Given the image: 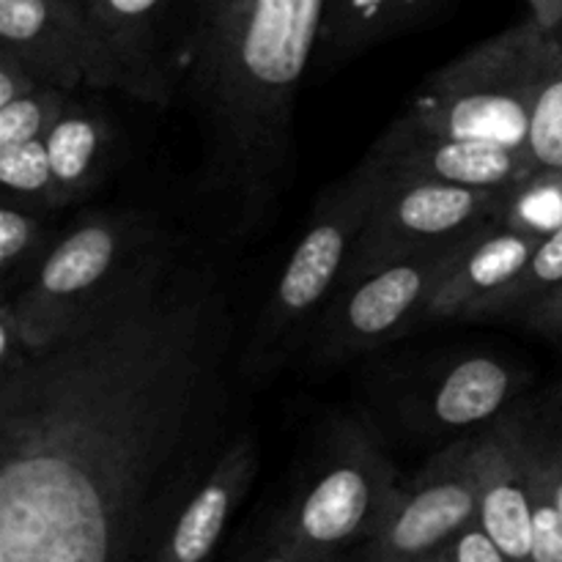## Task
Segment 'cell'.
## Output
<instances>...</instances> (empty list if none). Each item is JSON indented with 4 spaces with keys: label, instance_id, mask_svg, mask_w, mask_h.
I'll return each mask as SVG.
<instances>
[{
    "label": "cell",
    "instance_id": "1",
    "mask_svg": "<svg viewBox=\"0 0 562 562\" xmlns=\"http://www.w3.org/2000/svg\"><path fill=\"white\" fill-rule=\"evenodd\" d=\"M234 318L168 239L0 362V562H148L220 456Z\"/></svg>",
    "mask_w": 562,
    "mask_h": 562
},
{
    "label": "cell",
    "instance_id": "2",
    "mask_svg": "<svg viewBox=\"0 0 562 562\" xmlns=\"http://www.w3.org/2000/svg\"><path fill=\"white\" fill-rule=\"evenodd\" d=\"M327 0H195L184 31V99L201 126L203 179L258 225L294 170L300 86Z\"/></svg>",
    "mask_w": 562,
    "mask_h": 562
},
{
    "label": "cell",
    "instance_id": "3",
    "mask_svg": "<svg viewBox=\"0 0 562 562\" xmlns=\"http://www.w3.org/2000/svg\"><path fill=\"white\" fill-rule=\"evenodd\" d=\"M387 181L390 176L366 154L349 176L318 198L311 225L291 252L247 340L239 362L245 376L263 379L294 349L313 313L344 280L357 239Z\"/></svg>",
    "mask_w": 562,
    "mask_h": 562
},
{
    "label": "cell",
    "instance_id": "4",
    "mask_svg": "<svg viewBox=\"0 0 562 562\" xmlns=\"http://www.w3.org/2000/svg\"><path fill=\"white\" fill-rule=\"evenodd\" d=\"M159 239L154 225L124 214H99L77 225L38 261L16 300L0 307V362L69 333Z\"/></svg>",
    "mask_w": 562,
    "mask_h": 562
},
{
    "label": "cell",
    "instance_id": "5",
    "mask_svg": "<svg viewBox=\"0 0 562 562\" xmlns=\"http://www.w3.org/2000/svg\"><path fill=\"white\" fill-rule=\"evenodd\" d=\"M541 25L525 20L434 71L401 119L428 135L494 143L530 159L532 49Z\"/></svg>",
    "mask_w": 562,
    "mask_h": 562
},
{
    "label": "cell",
    "instance_id": "6",
    "mask_svg": "<svg viewBox=\"0 0 562 562\" xmlns=\"http://www.w3.org/2000/svg\"><path fill=\"white\" fill-rule=\"evenodd\" d=\"M398 488L393 461L351 423L269 532L307 554L344 562L351 547L376 536Z\"/></svg>",
    "mask_w": 562,
    "mask_h": 562
},
{
    "label": "cell",
    "instance_id": "7",
    "mask_svg": "<svg viewBox=\"0 0 562 562\" xmlns=\"http://www.w3.org/2000/svg\"><path fill=\"white\" fill-rule=\"evenodd\" d=\"M475 234L412 252L346 285L333 311L322 318L316 346L318 360H351L423 324L434 291L442 285Z\"/></svg>",
    "mask_w": 562,
    "mask_h": 562
},
{
    "label": "cell",
    "instance_id": "8",
    "mask_svg": "<svg viewBox=\"0 0 562 562\" xmlns=\"http://www.w3.org/2000/svg\"><path fill=\"white\" fill-rule=\"evenodd\" d=\"M510 190L390 179L373 206L340 285H351L390 261L475 234L499 217Z\"/></svg>",
    "mask_w": 562,
    "mask_h": 562
},
{
    "label": "cell",
    "instance_id": "9",
    "mask_svg": "<svg viewBox=\"0 0 562 562\" xmlns=\"http://www.w3.org/2000/svg\"><path fill=\"white\" fill-rule=\"evenodd\" d=\"M0 53L42 86L124 91L119 60L82 0H0Z\"/></svg>",
    "mask_w": 562,
    "mask_h": 562
},
{
    "label": "cell",
    "instance_id": "10",
    "mask_svg": "<svg viewBox=\"0 0 562 562\" xmlns=\"http://www.w3.org/2000/svg\"><path fill=\"white\" fill-rule=\"evenodd\" d=\"M475 439L445 448L415 481L398 488L382 527L355 562H415L439 552L477 516L472 470Z\"/></svg>",
    "mask_w": 562,
    "mask_h": 562
},
{
    "label": "cell",
    "instance_id": "11",
    "mask_svg": "<svg viewBox=\"0 0 562 562\" xmlns=\"http://www.w3.org/2000/svg\"><path fill=\"white\" fill-rule=\"evenodd\" d=\"M390 179H426L477 190H514L536 176L530 159L494 143L428 135L395 121L368 151Z\"/></svg>",
    "mask_w": 562,
    "mask_h": 562
},
{
    "label": "cell",
    "instance_id": "12",
    "mask_svg": "<svg viewBox=\"0 0 562 562\" xmlns=\"http://www.w3.org/2000/svg\"><path fill=\"white\" fill-rule=\"evenodd\" d=\"M532 459L536 450L510 423L472 448L477 521L510 562H530L532 554Z\"/></svg>",
    "mask_w": 562,
    "mask_h": 562
},
{
    "label": "cell",
    "instance_id": "13",
    "mask_svg": "<svg viewBox=\"0 0 562 562\" xmlns=\"http://www.w3.org/2000/svg\"><path fill=\"white\" fill-rule=\"evenodd\" d=\"M258 442L250 431L223 445L195 492L187 497L148 562H209L220 547L231 516L258 475Z\"/></svg>",
    "mask_w": 562,
    "mask_h": 562
},
{
    "label": "cell",
    "instance_id": "14",
    "mask_svg": "<svg viewBox=\"0 0 562 562\" xmlns=\"http://www.w3.org/2000/svg\"><path fill=\"white\" fill-rule=\"evenodd\" d=\"M93 22L113 49L124 93L148 104H170L176 91L162 31L181 0H88Z\"/></svg>",
    "mask_w": 562,
    "mask_h": 562
},
{
    "label": "cell",
    "instance_id": "15",
    "mask_svg": "<svg viewBox=\"0 0 562 562\" xmlns=\"http://www.w3.org/2000/svg\"><path fill=\"white\" fill-rule=\"evenodd\" d=\"M538 241H541L538 236L505 228L497 220L483 225L467 241L459 261L453 263V269L442 280V285L434 291L431 302L426 307V316H423V324L461 318V313L467 307H472L483 296L494 294L497 289L508 285L525 269V263L530 261Z\"/></svg>",
    "mask_w": 562,
    "mask_h": 562
},
{
    "label": "cell",
    "instance_id": "16",
    "mask_svg": "<svg viewBox=\"0 0 562 562\" xmlns=\"http://www.w3.org/2000/svg\"><path fill=\"white\" fill-rule=\"evenodd\" d=\"M448 3L450 0H327L318 60H355L379 44L423 31L442 20Z\"/></svg>",
    "mask_w": 562,
    "mask_h": 562
},
{
    "label": "cell",
    "instance_id": "17",
    "mask_svg": "<svg viewBox=\"0 0 562 562\" xmlns=\"http://www.w3.org/2000/svg\"><path fill=\"white\" fill-rule=\"evenodd\" d=\"M64 206L82 201L104 179L110 159V126L93 110L71 102L44 137Z\"/></svg>",
    "mask_w": 562,
    "mask_h": 562
},
{
    "label": "cell",
    "instance_id": "18",
    "mask_svg": "<svg viewBox=\"0 0 562 562\" xmlns=\"http://www.w3.org/2000/svg\"><path fill=\"white\" fill-rule=\"evenodd\" d=\"M516 393V373L494 357L461 360L431 398V417L448 428H470L486 423Z\"/></svg>",
    "mask_w": 562,
    "mask_h": 562
},
{
    "label": "cell",
    "instance_id": "19",
    "mask_svg": "<svg viewBox=\"0 0 562 562\" xmlns=\"http://www.w3.org/2000/svg\"><path fill=\"white\" fill-rule=\"evenodd\" d=\"M527 154L536 173L562 168V38L543 27L532 49Z\"/></svg>",
    "mask_w": 562,
    "mask_h": 562
},
{
    "label": "cell",
    "instance_id": "20",
    "mask_svg": "<svg viewBox=\"0 0 562 562\" xmlns=\"http://www.w3.org/2000/svg\"><path fill=\"white\" fill-rule=\"evenodd\" d=\"M562 283V228L538 241L536 252L525 263L519 274L508 285L497 289L494 294L483 296L472 307L461 313V322H481V318L510 316L525 311L543 294L558 289Z\"/></svg>",
    "mask_w": 562,
    "mask_h": 562
},
{
    "label": "cell",
    "instance_id": "21",
    "mask_svg": "<svg viewBox=\"0 0 562 562\" xmlns=\"http://www.w3.org/2000/svg\"><path fill=\"white\" fill-rule=\"evenodd\" d=\"M0 187H3V201L27 212H49L64 206L44 140L0 148Z\"/></svg>",
    "mask_w": 562,
    "mask_h": 562
},
{
    "label": "cell",
    "instance_id": "22",
    "mask_svg": "<svg viewBox=\"0 0 562 562\" xmlns=\"http://www.w3.org/2000/svg\"><path fill=\"white\" fill-rule=\"evenodd\" d=\"M497 223L519 234L547 239L562 228V168L541 170L514 187Z\"/></svg>",
    "mask_w": 562,
    "mask_h": 562
},
{
    "label": "cell",
    "instance_id": "23",
    "mask_svg": "<svg viewBox=\"0 0 562 562\" xmlns=\"http://www.w3.org/2000/svg\"><path fill=\"white\" fill-rule=\"evenodd\" d=\"M69 104V91L53 86H38L27 97H20L11 104H5V108H0V148L44 140Z\"/></svg>",
    "mask_w": 562,
    "mask_h": 562
},
{
    "label": "cell",
    "instance_id": "24",
    "mask_svg": "<svg viewBox=\"0 0 562 562\" xmlns=\"http://www.w3.org/2000/svg\"><path fill=\"white\" fill-rule=\"evenodd\" d=\"M42 241L44 228L36 214L3 201L0 206V272H3L5 283L11 274L22 272V267L31 263Z\"/></svg>",
    "mask_w": 562,
    "mask_h": 562
},
{
    "label": "cell",
    "instance_id": "25",
    "mask_svg": "<svg viewBox=\"0 0 562 562\" xmlns=\"http://www.w3.org/2000/svg\"><path fill=\"white\" fill-rule=\"evenodd\" d=\"M530 562H562V514L549 494L541 453L532 459V554Z\"/></svg>",
    "mask_w": 562,
    "mask_h": 562
},
{
    "label": "cell",
    "instance_id": "26",
    "mask_svg": "<svg viewBox=\"0 0 562 562\" xmlns=\"http://www.w3.org/2000/svg\"><path fill=\"white\" fill-rule=\"evenodd\" d=\"M445 554H448V562H510L508 554L483 530L477 516L464 530H459L450 538V543L445 547Z\"/></svg>",
    "mask_w": 562,
    "mask_h": 562
},
{
    "label": "cell",
    "instance_id": "27",
    "mask_svg": "<svg viewBox=\"0 0 562 562\" xmlns=\"http://www.w3.org/2000/svg\"><path fill=\"white\" fill-rule=\"evenodd\" d=\"M514 318L541 335H562V283L543 294L541 300L527 305L521 313H516Z\"/></svg>",
    "mask_w": 562,
    "mask_h": 562
},
{
    "label": "cell",
    "instance_id": "28",
    "mask_svg": "<svg viewBox=\"0 0 562 562\" xmlns=\"http://www.w3.org/2000/svg\"><path fill=\"white\" fill-rule=\"evenodd\" d=\"M38 86H42V82H38L31 71L22 69L14 58L0 53V108L11 104L14 99L27 97V93L36 91Z\"/></svg>",
    "mask_w": 562,
    "mask_h": 562
},
{
    "label": "cell",
    "instance_id": "29",
    "mask_svg": "<svg viewBox=\"0 0 562 562\" xmlns=\"http://www.w3.org/2000/svg\"><path fill=\"white\" fill-rule=\"evenodd\" d=\"M247 562H338V560H324V558H316V554H307L302 552V549L291 547V543L283 541V538L269 532L263 547L258 549V552H252V558Z\"/></svg>",
    "mask_w": 562,
    "mask_h": 562
},
{
    "label": "cell",
    "instance_id": "30",
    "mask_svg": "<svg viewBox=\"0 0 562 562\" xmlns=\"http://www.w3.org/2000/svg\"><path fill=\"white\" fill-rule=\"evenodd\" d=\"M530 16L549 33L562 31V0H527Z\"/></svg>",
    "mask_w": 562,
    "mask_h": 562
},
{
    "label": "cell",
    "instance_id": "31",
    "mask_svg": "<svg viewBox=\"0 0 562 562\" xmlns=\"http://www.w3.org/2000/svg\"><path fill=\"white\" fill-rule=\"evenodd\" d=\"M541 470L543 477H547L549 494H552L554 505L562 514V448L554 450V453H541Z\"/></svg>",
    "mask_w": 562,
    "mask_h": 562
},
{
    "label": "cell",
    "instance_id": "32",
    "mask_svg": "<svg viewBox=\"0 0 562 562\" xmlns=\"http://www.w3.org/2000/svg\"><path fill=\"white\" fill-rule=\"evenodd\" d=\"M415 562H448V554H445V549H439V552L428 554V558H423V560H415Z\"/></svg>",
    "mask_w": 562,
    "mask_h": 562
},
{
    "label": "cell",
    "instance_id": "33",
    "mask_svg": "<svg viewBox=\"0 0 562 562\" xmlns=\"http://www.w3.org/2000/svg\"><path fill=\"white\" fill-rule=\"evenodd\" d=\"M82 3H88V0H82Z\"/></svg>",
    "mask_w": 562,
    "mask_h": 562
},
{
    "label": "cell",
    "instance_id": "34",
    "mask_svg": "<svg viewBox=\"0 0 562 562\" xmlns=\"http://www.w3.org/2000/svg\"><path fill=\"white\" fill-rule=\"evenodd\" d=\"M560 38H562V31H560Z\"/></svg>",
    "mask_w": 562,
    "mask_h": 562
}]
</instances>
